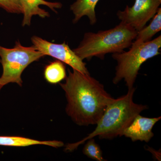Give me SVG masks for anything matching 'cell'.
Masks as SVG:
<instances>
[{
  "instance_id": "obj_15",
  "label": "cell",
  "mask_w": 161,
  "mask_h": 161,
  "mask_svg": "<svg viewBox=\"0 0 161 161\" xmlns=\"http://www.w3.org/2000/svg\"><path fill=\"white\" fill-rule=\"evenodd\" d=\"M0 7L12 14H23V10L19 0H0Z\"/></svg>"
},
{
  "instance_id": "obj_2",
  "label": "cell",
  "mask_w": 161,
  "mask_h": 161,
  "mask_svg": "<svg viewBox=\"0 0 161 161\" xmlns=\"http://www.w3.org/2000/svg\"><path fill=\"white\" fill-rule=\"evenodd\" d=\"M135 91L133 87L128 90L126 95L116 99L113 98L96 124L95 130L81 141L67 145L65 150L74 151L88 140L96 136L101 139H112L120 136L135 116L148 109L147 106L138 104L133 102Z\"/></svg>"
},
{
  "instance_id": "obj_12",
  "label": "cell",
  "mask_w": 161,
  "mask_h": 161,
  "mask_svg": "<svg viewBox=\"0 0 161 161\" xmlns=\"http://www.w3.org/2000/svg\"><path fill=\"white\" fill-rule=\"evenodd\" d=\"M149 26H146L137 31L135 41L133 43L140 44L149 42L161 30V8H159L157 12L152 18Z\"/></svg>"
},
{
  "instance_id": "obj_7",
  "label": "cell",
  "mask_w": 161,
  "mask_h": 161,
  "mask_svg": "<svg viewBox=\"0 0 161 161\" xmlns=\"http://www.w3.org/2000/svg\"><path fill=\"white\" fill-rule=\"evenodd\" d=\"M161 0H135L132 7L127 6L123 11H118V19L138 31L155 15L159 8Z\"/></svg>"
},
{
  "instance_id": "obj_1",
  "label": "cell",
  "mask_w": 161,
  "mask_h": 161,
  "mask_svg": "<svg viewBox=\"0 0 161 161\" xmlns=\"http://www.w3.org/2000/svg\"><path fill=\"white\" fill-rule=\"evenodd\" d=\"M68 73L60 83L67 101V114L78 125H96L113 98L90 75L75 69Z\"/></svg>"
},
{
  "instance_id": "obj_10",
  "label": "cell",
  "mask_w": 161,
  "mask_h": 161,
  "mask_svg": "<svg viewBox=\"0 0 161 161\" xmlns=\"http://www.w3.org/2000/svg\"><path fill=\"white\" fill-rule=\"evenodd\" d=\"M99 0H76L70 6V10L73 12L75 18L74 23H78L83 16L87 17L90 24L93 25L97 22L95 7Z\"/></svg>"
},
{
  "instance_id": "obj_4",
  "label": "cell",
  "mask_w": 161,
  "mask_h": 161,
  "mask_svg": "<svg viewBox=\"0 0 161 161\" xmlns=\"http://www.w3.org/2000/svg\"><path fill=\"white\" fill-rule=\"evenodd\" d=\"M161 47L159 36L146 43L136 44L132 42L128 51L113 53L112 58L117 63L113 83L117 84L124 80L128 90L133 88L142 64L148 59L160 54Z\"/></svg>"
},
{
  "instance_id": "obj_3",
  "label": "cell",
  "mask_w": 161,
  "mask_h": 161,
  "mask_svg": "<svg viewBox=\"0 0 161 161\" xmlns=\"http://www.w3.org/2000/svg\"><path fill=\"white\" fill-rule=\"evenodd\" d=\"M137 33L132 26L120 22L112 29L85 33L80 44L73 51L83 60L94 57L103 60L107 54L121 53L130 47Z\"/></svg>"
},
{
  "instance_id": "obj_8",
  "label": "cell",
  "mask_w": 161,
  "mask_h": 161,
  "mask_svg": "<svg viewBox=\"0 0 161 161\" xmlns=\"http://www.w3.org/2000/svg\"><path fill=\"white\" fill-rule=\"evenodd\" d=\"M161 118V116L147 118L138 114L123 130L120 136L130 138L132 142L140 141L149 142L154 136L153 128Z\"/></svg>"
},
{
  "instance_id": "obj_5",
  "label": "cell",
  "mask_w": 161,
  "mask_h": 161,
  "mask_svg": "<svg viewBox=\"0 0 161 161\" xmlns=\"http://www.w3.org/2000/svg\"><path fill=\"white\" fill-rule=\"evenodd\" d=\"M44 55L33 45L23 46L19 41L16 42L13 48H6L0 45V62L3 72L0 78V87L10 83H16L22 86V73L31 64L40 60Z\"/></svg>"
},
{
  "instance_id": "obj_6",
  "label": "cell",
  "mask_w": 161,
  "mask_h": 161,
  "mask_svg": "<svg viewBox=\"0 0 161 161\" xmlns=\"http://www.w3.org/2000/svg\"><path fill=\"white\" fill-rule=\"evenodd\" d=\"M31 40L33 46L44 56H51L69 65L73 69L82 74L90 75L86 67V64L65 42L60 44L53 43L36 36L32 37Z\"/></svg>"
},
{
  "instance_id": "obj_9",
  "label": "cell",
  "mask_w": 161,
  "mask_h": 161,
  "mask_svg": "<svg viewBox=\"0 0 161 161\" xmlns=\"http://www.w3.org/2000/svg\"><path fill=\"white\" fill-rule=\"evenodd\" d=\"M23 8V14L22 26H30L32 17L39 16L40 18L49 17L50 14L45 9H41V5L49 7L53 11L57 13L56 9H60L62 5L60 3H52L45 0H19Z\"/></svg>"
},
{
  "instance_id": "obj_16",
  "label": "cell",
  "mask_w": 161,
  "mask_h": 161,
  "mask_svg": "<svg viewBox=\"0 0 161 161\" xmlns=\"http://www.w3.org/2000/svg\"><path fill=\"white\" fill-rule=\"evenodd\" d=\"M148 150H150V152L153 153V155L155 156L157 158H159V153L158 152H156V153H155V150H153V149H151V148H150V149H148Z\"/></svg>"
},
{
  "instance_id": "obj_14",
  "label": "cell",
  "mask_w": 161,
  "mask_h": 161,
  "mask_svg": "<svg viewBox=\"0 0 161 161\" xmlns=\"http://www.w3.org/2000/svg\"><path fill=\"white\" fill-rule=\"evenodd\" d=\"M83 148V153L88 157L98 161H104L105 160L103 156V153L100 147L95 142L94 138L90 139Z\"/></svg>"
},
{
  "instance_id": "obj_11",
  "label": "cell",
  "mask_w": 161,
  "mask_h": 161,
  "mask_svg": "<svg viewBox=\"0 0 161 161\" xmlns=\"http://www.w3.org/2000/svg\"><path fill=\"white\" fill-rule=\"evenodd\" d=\"M36 145H46L58 148L63 147L64 143L60 141H40L21 136H0V146L26 147Z\"/></svg>"
},
{
  "instance_id": "obj_17",
  "label": "cell",
  "mask_w": 161,
  "mask_h": 161,
  "mask_svg": "<svg viewBox=\"0 0 161 161\" xmlns=\"http://www.w3.org/2000/svg\"><path fill=\"white\" fill-rule=\"evenodd\" d=\"M1 87H0V91H1Z\"/></svg>"
},
{
  "instance_id": "obj_13",
  "label": "cell",
  "mask_w": 161,
  "mask_h": 161,
  "mask_svg": "<svg viewBox=\"0 0 161 161\" xmlns=\"http://www.w3.org/2000/svg\"><path fill=\"white\" fill-rule=\"evenodd\" d=\"M44 78L47 82L53 84L59 83L66 77L64 64L59 60L51 62L45 67Z\"/></svg>"
}]
</instances>
